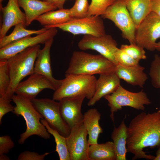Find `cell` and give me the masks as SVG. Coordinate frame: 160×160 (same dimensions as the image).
Wrapping results in <instances>:
<instances>
[{
  "instance_id": "obj_21",
  "label": "cell",
  "mask_w": 160,
  "mask_h": 160,
  "mask_svg": "<svg viewBox=\"0 0 160 160\" xmlns=\"http://www.w3.org/2000/svg\"><path fill=\"white\" fill-rule=\"evenodd\" d=\"M101 116L100 113L95 108L88 110L84 114L83 123L87 132L90 145L98 143L99 136L103 132L99 123Z\"/></svg>"
},
{
  "instance_id": "obj_15",
  "label": "cell",
  "mask_w": 160,
  "mask_h": 160,
  "mask_svg": "<svg viewBox=\"0 0 160 160\" xmlns=\"http://www.w3.org/2000/svg\"><path fill=\"white\" fill-rule=\"evenodd\" d=\"M46 89L56 90L52 84L45 76L33 73L19 84L15 90V94L31 99L35 98L39 93Z\"/></svg>"
},
{
  "instance_id": "obj_10",
  "label": "cell",
  "mask_w": 160,
  "mask_h": 160,
  "mask_svg": "<svg viewBox=\"0 0 160 160\" xmlns=\"http://www.w3.org/2000/svg\"><path fill=\"white\" fill-rule=\"evenodd\" d=\"M135 36L137 45L151 51L155 50L160 37V17L151 12L136 28Z\"/></svg>"
},
{
  "instance_id": "obj_33",
  "label": "cell",
  "mask_w": 160,
  "mask_h": 160,
  "mask_svg": "<svg viewBox=\"0 0 160 160\" xmlns=\"http://www.w3.org/2000/svg\"><path fill=\"white\" fill-rule=\"evenodd\" d=\"M114 56L118 64L124 66H132L138 65L139 62L135 60L120 48L116 51Z\"/></svg>"
},
{
  "instance_id": "obj_14",
  "label": "cell",
  "mask_w": 160,
  "mask_h": 160,
  "mask_svg": "<svg viewBox=\"0 0 160 160\" xmlns=\"http://www.w3.org/2000/svg\"><path fill=\"white\" fill-rule=\"evenodd\" d=\"M85 98V95H82L65 98L59 101L62 117L71 129L83 122L84 114L81 108Z\"/></svg>"
},
{
  "instance_id": "obj_5",
  "label": "cell",
  "mask_w": 160,
  "mask_h": 160,
  "mask_svg": "<svg viewBox=\"0 0 160 160\" xmlns=\"http://www.w3.org/2000/svg\"><path fill=\"white\" fill-rule=\"evenodd\" d=\"M96 80L94 75H65V78L55 91L52 99L59 101L66 97L84 95L89 100L95 94Z\"/></svg>"
},
{
  "instance_id": "obj_31",
  "label": "cell",
  "mask_w": 160,
  "mask_h": 160,
  "mask_svg": "<svg viewBox=\"0 0 160 160\" xmlns=\"http://www.w3.org/2000/svg\"><path fill=\"white\" fill-rule=\"evenodd\" d=\"M89 5L88 0H76L73 5L69 9L71 17L79 18L87 16Z\"/></svg>"
},
{
  "instance_id": "obj_39",
  "label": "cell",
  "mask_w": 160,
  "mask_h": 160,
  "mask_svg": "<svg viewBox=\"0 0 160 160\" xmlns=\"http://www.w3.org/2000/svg\"><path fill=\"white\" fill-rule=\"evenodd\" d=\"M154 160H160V147L156 152Z\"/></svg>"
},
{
  "instance_id": "obj_42",
  "label": "cell",
  "mask_w": 160,
  "mask_h": 160,
  "mask_svg": "<svg viewBox=\"0 0 160 160\" xmlns=\"http://www.w3.org/2000/svg\"><path fill=\"white\" fill-rule=\"evenodd\" d=\"M40 0L45 1L46 0Z\"/></svg>"
},
{
  "instance_id": "obj_9",
  "label": "cell",
  "mask_w": 160,
  "mask_h": 160,
  "mask_svg": "<svg viewBox=\"0 0 160 160\" xmlns=\"http://www.w3.org/2000/svg\"><path fill=\"white\" fill-rule=\"evenodd\" d=\"M36 110L52 128L66 137L71 129L61 115L59 102L49 98L30 99Z\"/></svg>"
},
{
  "instance_id": "obj_26",
  "label": "cell",
  "mask_w": 160,
  "mask_h": 160,
  "mask_svg": "<svg viewBox=\"0 0 160 160\" xmlns=\"http://www.w3.org/2000/svg\"><path fill=\"white\" fill-rule=\"evenodd\" d=\"M26 27L22 23H19L15 25L10 34L0 39V48L27 36L42 33L49 29L44 27L38 30H31L26 29Z\"/></svg>"
},
{
  "instance_id": "obj_25",
  "label": "cell",
  "mask_w": 160,
  "mask_h": 160,
  "mask_svg": "<svg viewBox=\"0 0 160 160\" xmlns=\"http://www.w3.org/2000/svg\"><path fill=\"white\" fill-rule=\"evenodd\" d=\"M69 13V9H60L46 12L36 20L44 27L54 25L66 22L72 18Z\"/></svg>"
},
{
  "instance_id": "obj_35",
  "label": "cell",
  "mask_w": 160,
  "mask_h": 160,
  "mask_svg": "<svg viewBox=\"0 0 160 160\" xmlns=\"http://www.w3.org/2000/svg\"><path fill=\"white\" fill-rule=\"evenodd\" d=\"M14 146V143L9 136L0 137V155L7 154Z\"/></svg>"
},
{
  "instance_id": "obj_11",
  "label": "cell",
  "mask_w": 160,
  "mask_h": 160,
  "mask_svg": "<svg viewBox=\"0 0 160 160\" xmlns=\"http://www.w3.org/2000/svg\"><path fill=\"white\" fill-rule=\"evenodd\" d=\"M117 46L116 41L111 35L106 33L100 36L84 35L78 44L80 50H95L116 65L118 63L114 54L118 48Z\"/></svg>"
},
{
  "instance_id": "obj_13",
  "label": "cell",
  "mask_w": 160,
  "mask_h": 160,
  "mask_svg": "<svg viewBox=\"0 0 160 160\" xmlns=\"http://www.w3.org/2000/svg\"><path fill=\"white\" fill-rule=\"evenodd\" d=\"M87 135L83 122L71 129L69 135L66 137L71 160H89L88 152L90 145L87 139Z\"/></svg>"
},
{
  "instance_id": "obj_19",
  "label": "cell",
  "mask_w": 160,
  "mask_h": 160,
  "mask_svg": "<svg viewBox=\"0 0 160 160\" xmlns=\"http://www.w3.org/2000/svg\"><path fill=\"white\" fill-rule=\"evenodd\" d=\"M145 68L139 64L132 66L116 65L115 73L120 79L133 86L143 87L148 77L144 70Z\"/></svg>"
},
{
  "instance_id": "obj_41",
  "label": "cell",
  "mask_w": 160,
  "mask_h": 160,
  "mask_svg": "<svg viewBox=\"0 0 160 160\" xmlns=\"http://www.w3.org/2000/svg\"><path fill=\"white\" fill-rule=\"evenodd\" d=\"M156 50L160 52V41L156 42Z\"/></svg>"
},
{
  "instance_id": "obj_40",
  "label": "cell",
  "mask_w": 160,
  "mask_h": 160,
  "mask_svg": "<svg viewBox=\"0 0 160 160\" xmlns=\"http://www.w3.org/2000/svg\"><path fill=\"white\" fill-rule=\"evenodd\" d=\"M10 159L6 154H3L0 155V160H9Z\"/></svg>"
},
{
  "instance_id": "obj_12",
  "label": "cell",
  "mask_w": 160,
  "mask_h": 160,
  "mask_svg": "<svg viewBox=\"0 0 160 160\" xmlns=\"http://www.w3.org/2000/svg\"><path fill=\"white\" fill-rule=\"evenodd\" d=\"M56 28H49L45 32L32 37L29 36L0 48V60H7L27 48L40 44H44L57 34Z\"/></svg>"
},
{
  "instance_id": "obj_22",
  "label": "cell",
  "mask_w": 160,
  "mask_h": 160,
  "mask_svg": "<svg viewBox=\"0 0 160 160\" xmlns=\"http://www.w3.org/2000/svg\"><path fill=\"white\" fill-rule=\"evenodd\" d=\"M136 28L151 11V0H124Z\"/></svg>"
},
{
  "instance_id": "obj_1",
  "label": "cell",
  "mask_w": 160,
  "mask_h": 160,
  "mask_svg": "<svg viewBox=\"0 0 160 160\" xmlns=\"http://www.w3.org/2000/svg\"><path fill=\"white\" fill-rule=\"evenodd\" d=\"M127 148L134 154L132 159L154 160L155 156L146 154L143 150L160 146V110L135 116L127 127Z\"/></svg>"
},
{
  "instance_id": "obj_29",
  "label": "cell",
  "mask_w": 160,
  "mask_h": 160,
  "mask_svg": "<svg viewBox=\"0 0 160 160\" xmlns=\"http://www.w3.org/2000/svg\"><path fill=\"white\" fill-rule=\"evenodd\" d=\"M116 0H91L87 16H101Z\"/></svg>"
},
{
  "instance_id": "obj_23",
  "label": "cell",
  "mask_w": 160,
  "mask_h": 160,
  "mask_svg": "<svg viewBox=\"0 0 160 160\" xmlns=\"http://www.w3.org/2000/svg\"><path fill=\"white\" fill-rule=\"evenodd\" d=\"M127 127L123 120L117 127H115L111 138L114 144L116 160H126L127 151Z\"/></svg>"
},
{
  "instance_id": "obj_17",
  "label": "cell",
  "mask_w": 160,
  "mask_h": 160,
  "mask_svg": "<svg viewBox=\"0 0 160 160\" xmlns=\"http://www.w3.org/2000/svg\"><path fill=\"white\" fill-rule=\"evenodd\" d=\"M53 40V38L48 40L44 44L43 48L40 50L35 63L34 73L45 76L51 82L56 90L61 84L63 79H57L52 76L50 51Z\"/></svg>"
},
{
  "instance_id": "obj_3",
  "label": "cell",
  "mask_w": 160,
  "mask_h": 160,
  "mask_svg": "<svg viewBox=\"0 0 160 160\" xmlns=\"http://www.w3.org/2000/svg\"><path fill=\"white\" fill-rule=\"evenodd\" d=\"M116 65L100 54L94 55L83 51L72 53L65 75H94L115 73Z\"/></svg>"
},
{
  "instance_id": "obj_18",
  "label": "cell",
  "mask_w": 160,
  "mask_h": 160,
  "mask_svg": "<svg viewBox=\"0 0 160 160\" xmlns=\"http://www.w3.org/2000/svg\"><path fill=\"white\" fill-rule=\"evenodd\" d=\"M99 75L96 82L95 94L88 103L89 106L93 105L102 97L112 93L120 84V79L115 73Z\"/></svg>"
},
{
  "instance_id": "obj_28",
  "label": "cell",
  "mask_w": 160,
  "mask_h": 160,
  "mask_svg": "<svg viewBox=\"0 0 160 160\" xmlns=\"http://www.w3.org/2000/svg\"><path fill=\"white\" fill-rule=\"evenodd\" d=\"M10 78L7 60H0V96L4 97L8 90Z\"/></svg>"
},
{
  "instance_id": "obj_30",
  "label": "cell",
  "mask_w": 160,
  "mask_h": 160,
  "mask_svg": "<svg viewBox=\"0 0 160 160\" xmlns=\"http://www.w3.org/2000/svg\"><path fill=\"white\" fill-rule=\"evenodd\" d=\"M152 84L156 88H160V56L154 55L149 73Z\"/></svg>"
},
{
  "instance_id": "obj_24",
  "label": "cell",
  "mask_w": 160,
  "mask_h": 160,
  "mask_svg": "<svg viewBox=\"0 0 160 160\" xmlns=\"http://www.w3.org/2000/svg\"><path fill=\"white\" fill-rule=\"evenodd\" d=\"M88 156L89 160H116L113 142L90 145Z\"/></svg>"
},
{
  "instance_id": "obj_20",
  "label": "cell",
  "mask_w": 160,
  "mask_h": 160,
  "mask_svg": "<svg viewBox=\"0 0 160 160\" xmlns=\"http://www.w3.org/2000/svg\"><path fill=\"white\" fill-rule=\"evenodd\" d=\"M20 7L23 8L26 19V26L29 25L40 15L57 8L53 4L40 0H17Z\"/></svg>"
},
{
  "instance_id": "obj_16",
  "label": "cell",
  "mask_w": 160,
  "mask_h": 160,
  "mask_svg": "<svg viewBox=\"0 0 160 160\" xmlns=\"http://www.w3.org/2000/svg\"><path fill=\"white\" fill-rule=\"evenodd\" d=\"M17 0H9L4 7H0L2 14V22L0 28V39L6 35L13 26L22 23L26 26L25 13L20 8Z\"/></svg>"
},
{
  "instance_id": "obj_8",
  "label": "cell",
  "mask_w": 160,
  "mask_h": 160,
  "mask_svg": "<svg viewBox=\"0 0 160 160\" xmlns=\"http://www.w3.org/2000/svg\"><path fill=\"white\" fill-rule=\"evenodd\" d=\"M44 27L48 28H58L74 35L83 34L100 36L105 33L104 23L100 16L72 18L63 23Z\"/></svg>"
},
{
  "instance_id": "obj_2",
  "label": "cell",
  "mask_w": 160,
  "mask_h": 160,
  "mask_svg": "<svg viewBox=\"0 0 160 160\" xmlns=\"http://www.w3.org/2000/svg\"><path fill=\"white\" fill-rule=\"evenodd\" d=\"M12 99L15 105L12 113L17 116H22L26 125V130L20 135L18 143L24 144L27 139L33 135L45 140L49 139L50 134L41 121L43 118L34 107L31 100L16 94Z\"/></svg>"
},
{
  "instance_id": "obj_32",
  "label": "cell",
  "mask_w": 160,
  "mask_h": 160,
  "mask_svg": "<svg viewBox=\"0 0 160 160\" xmlns=\"http://www.w3.org/2000/svg\"><path fill=\"white\" fill-rule=\"evenodd\" d=\"M120 48L134 59L139 62L141 60L146 58L144 49L136 44H122L121 45Z\"/></svg>"
},
{
  "instance_id": "obj_6",
  "label": "cell",
  "mask_w": 160,
  "mask_h": 160,
  "mask_svg": "<svg viewBox=\"0 0 160 160\" xmlns=\"http://www.w3.org/2000/svg\"><path fill=\"white\" fill-rule=\"evenodd\" d=\"M104 97L108 102L110 117L114 124V113L121 110L123 107L128 106L144 111L145 105L151 103L147 94L143 90L137 92H131L120 84L115 91Z\"/></svg>"
},
{
  "instance_id": "obj_37",
  "label": "cell",
  "mask_w": 160,
  "mask_h": 160,
  "mask_svg": "<svg viewBox=\"0 0 160 160\" xmlns=\"http://www.w3.org/2000/svg\"><path fill=\"white\" fill-rule=\"evenodd\" d=\"M151 11L160 17V0H151Z\"/></svg>"
},
{
  "instance_id": "obj_38",
  "label": "cell",
  "mask_w": 160,
  "mask_h": 160,
  "mask_svg": "<svg viewBox=\"0 0 160 160\" xmlns=\"http://www.w3.org/2000/svg\"><path fill=\"white\" fill-rule=\"evenodd\" d=\"M67 0H46L45 1L53 4L57 8L60 9L63 8L64 4Z\"/></svg>"
},
{
  "instance_id": "obj_7",
  "label": "cell",
  "mask_w": 160,
  "mask_h": 160,
  "mask_svg": "<svg viewBox=\"0 0 160 160\" xmlns=\"http://www.w3.org/2000/svg\"><path fill=\"white\" fill-rule=\"evenodd\" d=\"M101 16L113 22L121 31L122 37L128 40L130 44H136V28L124 0H116Z\"/></svg>"
},
{
  "instance_id": "obj_4",
  "label": "cell",
  "mask_w": 160,
  "mask_h": 160,
  "mask_svg": "<svg viewBox=\"0 0 160 160\" xmlns=\"http://www.w3.org/2000/svg\"><path fill=\"white\" fill-rule=\"evenodd\" d=\"M40 48V44L29 47L7 60L10 82L8 91L3 97L12 100L15 90L21 81L34 73L35 63Z\"/></svg>"
},
{
  "instance_id": "obj_34",
  "label": "cell",
  "mask_w": 160,
  "mask_h": 160,
  "mask_svg": "<svg viewBox=\"0 0 160 160\" xmlns=\"http://www.w3.org/2000/svg\"><path fill=\"white\" fill-rule=\"evenodd\" d=\"M50 152H46L40 154L38 153L28 151H25L21 153L19 155L18 160H44L46 156Z\"/></svg>"
},
{
  "instance_id": "obj_27",
  "label": "cell",
  "mask_w": 160,
  "mask_h": 160,
  "mask_svg": "<svg viewBox=\"0 0 160 160\" xmlns=\"http://www.w3.org/2000/svg\"><path fill=\"white\" fill-rule=\"evenodd\" d=\"M41 121L48 132L54 137L56 143L55 151L57 153L60 160H71L68 149L66 137L62 135L57 130L51 127L44 119Z\"/></svg>"
},
{
  "instance_id": "obj_36",
  "label": "cell",
  "mask_w": 160,
  "mask_h": 160,
  "mask_svg": "<svg viewBox=\"0 0 160 160\" xmlns=\"http://www.w3.org/2000/svg\"><path fill=\"white\" fill-rule=\"evenodd\" d=\"M12 100L7 99L3 97H0V124L2 123L3 116L8 113L13 112L14 107L10 103Z\"/></svg>"
}]
</instances>
